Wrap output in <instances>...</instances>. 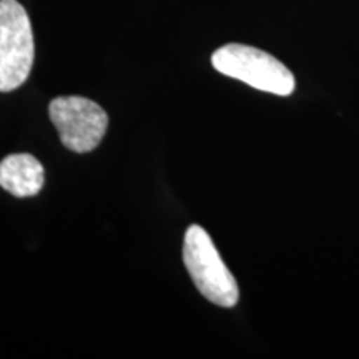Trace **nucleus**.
Here are the masks:
<instances>
[{
	"mask_svg": "<svg viewBox=\"0 0 359 359\" xmlns=\"http://www.w3.org/2000/svg\"><path fill=\"white\" fill-rule=\"evenodd\" d=\"M183 262L193 283L208 302L233 308L240 298L235 276L219 257L212 238L198 224H191L183 241Z\"/></svg>",
	"mask_w": 359,
	"mask_h": 359,
	"instance_id": "f03ea898",
	"label": "nucleus"
},
{
	"mask_svg": "<svg viewBox=\"0 0 359 359\" xmlns=\"http://www.w3.org/2000/svg\"><path fill=\"white\" fill-rule=\"evenodd\" d=\"M60 140L75 154H88L100 145L109 116L95 102L83 97H58L48 107Z\"/></svg>",
	"mask_w": 359,
	"mask_h": 359,
	"instance_id": "20e7f679",
	"label": "nucleus"
},
{
	"mask_svg": "<svg viewBox=\"0 0 359 359\" xmlns=\"http://www.w3.org/2000/svg\"><path fill=\"white\" fill-rule=\"evenodd\" d=\"M212 64L219 74L236 79L250 87L288 97L294 92V75L278 58L259 48L241 43H228L212 55Z\"/></svg>",
	"mask_w": 359,
	"mask_h": 359,
	"instance_id": "f257e3e1",
	"label": "nucleus"
},
{
	"mask_svg": "<svg viewBox=\"0 0 359 359\" xmlns=\"http://www.w3.org/2000/svg\"><path fill=\"white\" fill-rule=\"evenodd\" d=\"M35 43L32 24L17 0H0V92H12L29 79Z\"/></svg>",
	"mask_w": 359,
	"mask_h": 359,
	"instance_id": "7ed1b4c3",
	"label": "nucleus"
},
{
	"mask_svg": "<svg viewBox=\"0 0 359 359\" xmlns=\"http://www.w3.org/2000/svg\"><path fill=\"white\" fill-rule=\"evenodd\" d=\"M42 163L29 154L8 155L0 161V187L19 198L35 196L43 188Z\"/></svg>",
	"mask_w": 359,
	"mask_h": 359,
	"instance_id": "39448f33",
	"label": "nucleus"
}]
</instances>
